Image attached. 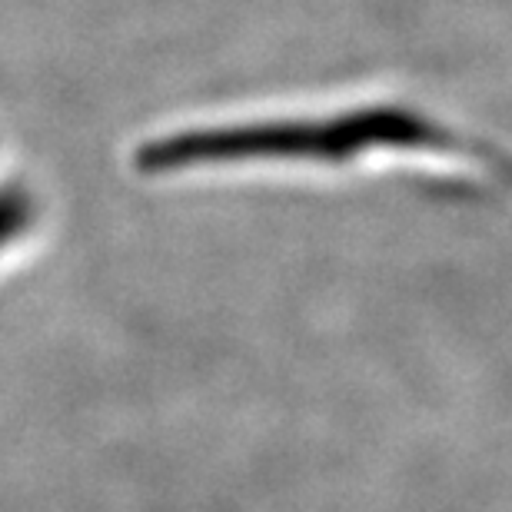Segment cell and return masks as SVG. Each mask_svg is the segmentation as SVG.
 <instances>
[{"label": "cell", "mask_w": 512, "mask_h": 512, "mask_svg": "<svg viewBox=\"0 0 512 512\" xmlns=\"http://www.w3.org/2000/svg\"><path fill=\"white\" fill-rule=\"evenodd\" d=\"M366 153L466 157V143L436 120L409 110H356L316 120H270L223 130L177 133L137 153L143 173H180L233 163H350Z\"/></svg>", "instance_id": "1"}]
</instances>
